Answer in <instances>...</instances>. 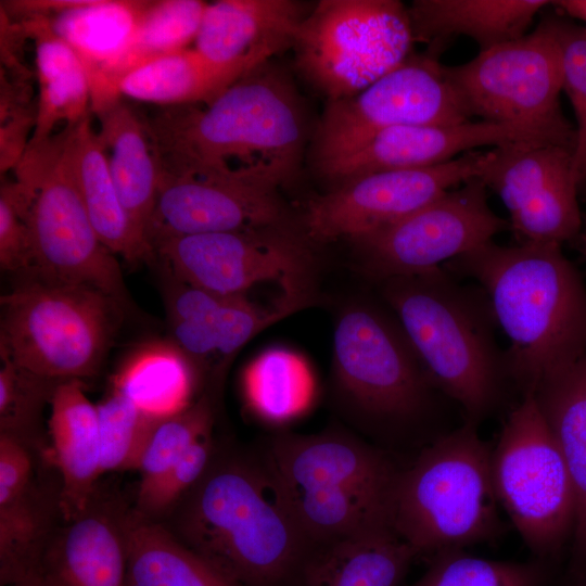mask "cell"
<instances>
[{"label":"cell","mask_w":586,"mask_h":586,"mask_svg":"<svg viewBox=\"0 0 586 586\" xmlns=\"http://www.w3.org/2000/svg\"><path fill=\"white\" fill-rule=\"evenodd\" d=\"M424 574L410 586H545V561L514 562L484 559L463 549L429 558Z\"/></svg>","instance_id":"e575fe53"},{"label":"cell","mask_w":586,"mask_h":586,"mask_svg":"<svg viewBox=\"0 0 586 586\" xmlns=\"http://www.w3.org/2000/svg\"><path fill=\"white\" fill-rule=\"evenodd\" d=\"M43 532V512L30 488L0 504L1 585L41 572Z\"/></svg>","instance_id":"8d00e7d4"},{"label":"cell","mask_w":586,"mask_h":586,"mask_svg":"<svg viewBox=\"0 0 586 586\" xmlns=\"http://www.w3.org/2000/svg\"><path fill=\"white\" fill-rule=\"evenodd\" d=\"M413 550L383 527L315 546L293 586H399Z\"/></svg>","instance_id":"603a6c76"},{"label":"cell","mask_w":586,"mask_h":586,"mask_svg":"<svg viewBox=\"0 0 586 586\" xmlns=\"http://www.w3.org/2000/svg\"><path fill=\"white\" fill-rule=\"evenodd\" d=\"M565 586H586V559L570 561Z\"/></svg>","instance_id":"c3c4849f"},{"label":"cell","mask_w":586,"mask_h":586,"mask_svg":"<svg viewBox=\"0 0 586 586\" xmlns=\"http://www.w3.org/2000/svg\"><path fill=\"white\" fill-rule=\"evenodd\" d=\"M548 144L536 133L485 120L408 125L384 129L347 153L316 167L333 188L375 173L449 162L483 145Z\"/></svg>","instance_id":"ac0fdd59"},{"label":"cell","mask_w":586,"mask_h":586,"mask_svg":"<svg viewBox=\"0 0 586 586\" xmlns=\"http://www.w3.org/2000/svg\"><path fill=\"white\" fill-rule=\"evenodd\" d=\"M495 493L539 560L555 558L573 537L576 500L571 476L534 396L522 395L491 450Z\"/></svg>","instance_id":"9c48e42d"},{"label":"cell","mask_w":586,"mask_h":586,"mask_svg":"<svg viewBox=\"0 0 586 586\" xmlns=\"http://www.w3.org/2000/svg\"><path fill=\"white\" fill-rule=\"evenodd\" d=\"M149 1L89 0L50 18L54 31L81 60L90 82L126 48Z\"/></svg>","instance_id":"1f68e13d"},{"label":"cell","mask_w":586,"mask_h":586,"mask_svg":"<svg viewBox=\"0 0 586 586\" xmlns=\"http://www.w3.org/2000/svg\"><path fill=\"white\" fill-rule=\"evenodd\" d=\"M407 11L386 0H322L306 14L293 46L301 74L328 101L353 97L407 58Z\"/></svg>","instance_id":"8fae6325"},{"label":"cell","mask_w":586,"mask_h":586,"mask_svg":"<svg viewBox=\"0 0 586 586\" xmlns=\"http://www.w3.org/2000/svg\"><path fill=\"white\" fill-rule=\"evenodd\" d=\"M97 409L100 475L110 471L139 470L151 434L162 418L146 413L114 388Z\"/></svg>","instance_id":"d590c367"},{"label":"cell","mask_w":586,"mask_h":586,"mask_svg":"<svg viewBox=\"0 0 586 586\" xmlns=\"http://www.w3.org/2000/svg\"><path fill=\"white\" fill-rule=\"evenodd\" d=\"M126 586H240L158 524H124Z\"/></svg>","instance_id":"4dcf8cb0"},{"label":"cell","mask_w":586,"mask_h":586,"mask_svg":"<svg viewBox=\"0 0 586 586\" xmlns=\"http://www.w3.org/2000/svg\"><path fill=\"white\" fill-rule=\"evenodd\" d=\"M249 409L263 422L283 425L304 416L316 397V382L307 362L285 348L259 354L242 380Z\"/></svg>","instance_id":"d6a6232c"},{"label":"cell","mask_w":586,"mask_h":586,"mask_svg":"<svg viewBox=\"0 0 586 586\" xmlns=\"http://www.w3.org/2000/svg\"><path fill=\"white\" fill-rule=\"evenodd\" d=\"M491 450L477 424L466 421L398 468L390 525L416 557L463 549L500 534Z\"/></svg>","instance_id":"8992f818"},{"label":"cell","mask_w":586,"mask_h":586,"mask_svg":"<svg viewBox=\"0 0 586 586\" xmlns=\"http://www.w3.org/2000/svg\"><path fill=\"white\" fill-rule=\"evenodd\" d=\"M335 382L367 418L408 424L430 407L434 385L399 322L372 306L344 310L333 334Z\"/></svg>","instance_id":"4fadbf2b"},{"label":"cell","mask_w":586,"mask_h":586,"mask_svg":"<svg viewBox=\"0 0 586 586\" xmlns=\"http://www.w3.org/2000/svg\"><path fill=\"white\" fill-rule=\"evenodd\" d=\"M444 71L471 118L524 129L573 152L575 128L559 103L562 51L549 17L531 34Z\"/></svg>","instance_id":"ba28073f"},{"label":"cell","mask_w":586,"mask_h":586,"mask_svg":"<svg viewBox=\"0 0 586 586\" xmlns=\"http://www.w3.org/2000/svg\"><path fill=\"white\" fill-rule=\"evenodd\" d=\"M497 193L519 243L561 245L581 229L572 150L552 144H510L487 151L477 177Z\"/></svg>","instance_id":"e0dca14e"},{"label":"cell","mask_w":586,"mask_h":586,"mask_svg":"<svg viewBox=\"0 0 586 586\" xmlns=\"http://www.w3.org/2000/svg\"><path fill=\"white\" fill-rule=\"evenodd\" d=\"M62 381L44 378L9 361L0 368L1 433L22 441L36 424ZM23 442V441H22Z\"/></svg>","instance_id":"ab89813d"},{"label":"cell","mask_w":586,"mask_h":586,"mask_svg":"<svg viewBox=\"0 0 586 586\" xmlns=\"http://www.w3.org/2000/svg\"><path fill=\"white\" fill-rule=\"evenodd\" d=\"M41 572L50 586H126L124 524L88 507L44 556Z\"/></svg>","instance_id":"83f0119b"},{"label":"cell","mask_w":586,"mask_h":586,"mask_svg":"<svg viewBox=\"0 0 586 586\" xmlns=\"http://www.w3.org/2000/svg\"><path fill=\"white\" fill-rule=\"evenodd\" d=\"M545 0H416L407 10L412 39L440 51L456 36H468L480 51L519 39Z\"/></svg>","instance_id":"cb8c5ba5"},{"label":"cell","mask_w":586,"mask_h":586,"mask_svg":"<svg viewBox=\"0 0 586 586\" xmlns=\"http://www.w3.org/2000/svg\"><path fill=\"white\" fill-rule=\"evenodd\" d=\"M208 2L200 0L149 1L135 34L123 52L90 80L91 112L122 99L117 81L133 68L189 48L195 41Z\"/></svg>","instance_id":"f1b7e54d"},{"label":"cell","mask_w":586,"mask_h":586,"mask_svg":"<svg viewBox=\"0 0 586 586\" xmlns=\"http://www.w3.org/2000/svg\"><path fill=\"white\" fill-rule=\"evenodd\" d=\"M31 459L24 443L0 434V504L8 502L30 488Z\"/></svg>","instance_id":"ee69618b"},{"label":"cell","mask_w":586,"mask_h":586,"mask_svg":"<svg viewBox=\"0 0 586 586\" xmlns=\"http://www.w3.org/2000/svg\"><path fill=\"white\" fill-rule=\"evenodd\" d=\"M33 198L15 180L0 189V265L26 273L31 267L28 215Z\"/></svg>","instance_id":"b9f144b4"},{"label":"cell","mask_w":586,"mask_h":586,"mask_svg":"<svg viewBox=\"0 0 586 586\" xmlns=\"http://www.w3.org/2000/svg\"><path fill=\"white\" fill-rule=\"evenodd\" d=\"M179 281V280H178ZM170 298L173 321H193L212 324L217 311L230 295H221L184 282Z\"/></svg>","instance_id":"f6af8a7d"},{"label":"cell","mask_w":586,"mask_h":586,"mask_svg":"<svg viewBox=\"0 0 586 586\" xmlns=\"http://www.w3.org/2000/svg\"><path fill=\"white\" fill-rule=\"evenodd\" d=\"M35 43L39 84L36 124L27 149L48 142L60 123L75 125L91 110L87 71L73 48L53 29L44 15L17 17Z\"/></svg>","instance_id":"d4e9b609"},{"label":"cell","mask_w":586,"mask_h":586,"mask_svg":"<svg viewBox=\"0 0 586 586\" xmlns=\"http://www.w3.org/2000/svg\"><path fill=\"white\" fill-rule=\"evenodd\" d=\"M251 72L244 65H221L196 49H184L140 65L116 84V94L168 106L206 104Z\"/></svg>","instance_id":"f546056e"},{"label":"cell","mask_w":586,"mask_h":586,"mask_svg":"<svg viewBox=\"0 0 586 586\" xmlns=\"http://www.w3.org/2000/svg\"><path fill=\"white\" fill-rule=\"evenodd\" d=\"M295 310L298 309L282 302L271 310L264 309L245 294L230 295L211 324L216 336L217 353L230 358L263 329Z\"/></svg>","instance_id":"60d3db41"},{"label":"cell","mask_w":586,"mask_h":586,"mask_svg":"<svg viewBox=\"0 0 586 586\" xmlns=\"http://www.w3.org/2000/svg\"><path fill=\"white\" fill-rule=\"evenodd\" d=\"M284 220L278 192L227 177L161 176L148 240L154 247L174 237L252 230Z\"/></svg>","instance_id":"d6986e66"},{"label":"cell","mask_w":586,"mask_h":586,"mask_svg":"<svg viewBox=\"0 0 586 586\" xmlns=\"http://www.w3.org/2000/svg\"><path fill=\"white\" fill-rule=\"evenodd\" d=\"M508 227L489 207L485 184L473 178L407 216L349 240L365 272L382 282L440 268Z\"/></svg>","instance_id":"9a60e30c"},{"label":"cell","mask_w":586,"mask_h":586,"mask_svg":"<svg viewBox=\"0 0 586 586\" xmlns=\"http://www.w3.org/2000/svg\"><path fill=\"white\" fill-rule=\"evenodd\" d=\"M50 405L52 459L62 477L60 505L72 521L89 507L100 476L98 409L85 394L81 380L60 382Z\"/></svg>","instance_id":"7402d4cb"},{"label":"cell","mask_w":586,"mask_h":586,"mask_svg":"<svg viewBox=\"0 0 586 586\" xmlns=\"http://www.w3.org/2000/svg\"><path fill=\"white\" fill-rule=\"evenodd\" d=\"M470 120L434 52L406 59L359 93L328 101L314 140L315 167L387 128Z\"/></svg>","instance_id":"5bb4252c"},{"label":"cell","mask_w":586,"mask_h":586,"mask_svg":"<svg viewBox=\"0 0 586 586\" xmlns=\"http://www.w3.org/2000/svg\"><path fill=\"white\" fill-rule=\"evenodd\" d=\"M178 348L193 362H203L217 354V342L211 324L193 321H173Z\"/></svg>","instance_id":"bcb514c9"},{"label":"cell","mask_w":586,"mask_h":586,"mask_svg":"<svg viewBox=\"0 0 586 586\" xmlns=\"http://www.w3.org/2000/svg\"><path fill=\"white\" fill-rule=\"evenodd\" d=\"M160 176L227 177L278 192L301 169L306 119L288 74L266 62L212 102L143 118Z\"/></svg>","instance_id":"6da1fadb"},{"label":"cell","mask_w":586,"mask_h":586,"mask_svg":"<svg viewBox=\"0 0 586 586\" xmlns=\"http://www.w3.org/2000/svg\"><path fill=\"white\" fill-rule=\"evenodd\" d=\"M177 528L180 542L240 586H293L313 548L259 458L211 460Z\"/></svg>","instance_id":"3957f363"},{"label":"cell","mask_w":586,"mask_h":586,"mask_svg":"<svg viewBox=\"0 0 586 586\" xmlns=\"http://www.w3.org/2000/svg\"><path fill=\"white\" fill-rule=\"evenodd\" d=\"M27 276L0 300L1 360L58 381L95 374L124 308L91 286Z\"/></svg>","instance_id":"52a82bcc"},{"label":"cell","mask_w":586,"mask_h":586,"mask_svg":"<svg viewBox=\"0 0 586 586\" xmlns=\"http://www.w3.org/2000/svg\"><path fill=\"white\" fill-rule=\"evenodd\" d=\"M94 114L120 202L137 233L150 244L148 229L161 176L143 119L122 99Z\"/></svg>","instance_id":"484cf974"},{"label":"cell","mask_w":586,"mask_h":586,"mask_svg":"<svg viewBox=\"0 0 586 586\" xmlns=\"http://www.w3.org/2000/svg\"><path fill=\"white\" fill-rule=\"evenodd\" d=\"M212 460V443L206 436L181 456L163 474L139 486V504L144 511L166 509L187 494L205 473Z\"/></svg>","instance_id":"7bdbcfd3"},{"label":"cell","mask_w":586,"mask_h":586,"mask_svg":"<svg viewBox=\"0 0 586 586\" xmlns=\"http://www.w3.org/2000/svg\"><path fill=\"white\" fill-rule=\"evenodd\" d=\"M213 405L204 395L186 409L162 418L155 425L142 456L140 485L163 474L200 440L209 436Z\"/></svg>","instance_id":"74e56055"},{"label":"cell","mask_w":586,"mask_h":586,"mask_svg":"<svg viewBox=\"0 0 586 586\" xmlns=\"http://www.w3.org/2000/svg\"><path fill=\"white\" fill-rule=\"evenodd\" d=\"M194 386L195 373L190 359L179 348L162 344L133 355L114 380V390L156 418H166L189 407Z\"/></svg>","instance_id":"836d02e7"},{"label":"cell","mask_w":586,"mask_h":586,"mask_svg":"<svg viewBox=\"0 0 586 586\" xmlns=\"http://www.w3.org/2000/svg\"><path fill=\"white\" fill-rule=\"evenodd\" d=\"M568 467L576 500L571 560L586 559V356L550 371L531 393Z\"/></svg>","instance_id":"4316f807"},{"label":"cell","mask_w":586,"mask_h":586,"mask_svg":"<svg viewBox=\"0 0 586 586\" xmlns=\"http://www.w3.org/2000/svg\"><path fill=\"white\" fill-rule=\"evenodd\" d=\"M260 460L311 547L390 527L398 468L386 454L340 431L271 437Z\"/></svg>","instance_id":"5b68a950"},{"label":"cell","mask_w":586,"mask_h":586,"mask_svg":"<svg viewBox=\"0 0 586 586\" xmlns=\"http://www.w3.org/2000/svg\"><path fill=\"white\" fill-rule=\"evenodd\" d=\"M445 265L486 294L509 341V378L522 395L550 371L586 356V286L561 245L492 240Z\"/></svg>","instance_id":"7a4b0ae2"},{"label":"cell","mask_w":586,"mask_h":586,"mask_svg":"<svg viewBox=\"0 0 586 586\" xmlns=\"http://www.w3.org/2000/svg\"><path fill=\"white\" fill-rule=\"evenodd\" d=\"M61 133L28 149L16 180L33 194L28 215L31 267L24 275L87 285L124 309L128 293L115 254L98 237L61 156Z\"/></svg>","instance_id":"30bf717a"},{"label":"cell","mask_w":586,"mask_h":586,"mask_svg":"<svg viewBox=\"0 0 586 586\" xmlns=\"http://www.w3.org/2000/svg\"><path fill=\"white\" fill-rule=\"evenodd\" d=\"M487 152L470 151L435 166L371 174L330 189L306 205L310 240L353 239L421 208L477 178Z\"/></svg>","instance_id":"2e32d148"},{"label":"cell","mask_w":586,"mask_h":586,"mask_svg":"<svg viewBox=\"0 0 586 586\" xmlns=\"http://www.w3.org/2000/svg\"><path fill=\"white\" fill-rule=\"evenodd\" d=\"M306 14L291 0L214 1L206 5L194 49L214 63L252 71L293 46Z\"/></svg>","instance_id":"ffe728a7"},{"label":"cell","mask_w":586,"mask_h":586,"mask_svg":"<svg viewBox=\"0 0 586 586\" xmlns=\"http://www.w3.org/2000/svg\"><path fill=\"white\" fill-rule=\"evenodd\" d=\"M396 315L434 387L479 424L497 406L509 378L486 294L460 285L445 268L384 280Z\"/></svg>","instance_id":"277c9868"},{"label":"cell","mask_w":586,"mask_h":586,"mask_svg":"<svg viewBox=\"0 0 586 586\" xmlns=\"http://www.w3.org/2000/svg\"><path fill=\"white\" fill-rule=\"evenodd\" d=\"M8 586H50L42 572L31 574Z\"/></svg>","instance_id":"681fc988"},{"label":"cell","mask_w":586,"mask_h":586,"mask_svg":"<svg viewBox=\"0 0 586 586\" xmlns=\"http://www.w3.org/2000/svg\"><path fill=\"white\" fill-rule=\"evenodd\" d=\"M153 249L177 280L214 293L243 295L272 281L284 303L301 309L313 301V252L286 225L174 237Z\"/></svg>","instance_id":"7c38bea8"},{"label":"cell","mask_w":586,"mask_h":586,"mask_svg":"<svg viewBox=\"0 0 586 586\" xmlns=\"http://www.w3.org/2000/svg\"><path fill=\"white\" fill-rule=\"evenodd\" d=\"M551 3L562 13L582 21L586 30V0H561L552 1Z\"/></svg>","instance_id":"7dc6e473"},{"label":"cell","mask_w":586,"mask_h":586,"mask_svg":"<svg viewBox=\"0 0 586 586\" xmlns=\"http://www.w3.org/2000/svg\"><path fill=\"white\" fill-rule=\"evenodd\" d=\"M65 163L101 242L131 264L155 257L151 245L135 230L113 181L106 151L90 114L61 133Z\"/></svg>","instance_id":"44dd1931"},{"label":"cell","mask_w":586,"mask_h":586,"mask_svg":"<svg viewBox=\"0 0 586 586\" xmlns=\"http://www.w3.org/2000/svg\"><path fill=\"white\" fill-rule=\"evenodd\" d=\"M559 40L563 63V90L573 106L577 127L572 152L578 189L586 188V30L568 20L549 17Z\"/></svg>","instance_id":"f35d334b"}]
</instances>
